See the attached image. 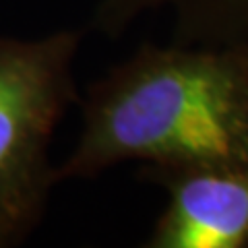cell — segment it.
Masks as SVG:
<instances>
[{
    "instance_id": "cell-1",
    "label": "cell",
    "mask_w": 248,
    "mask_h": 248,
    "mask_svg": "<svg viewBox=\"0 0 248 248\" xmlns=\"http://www.w3.org/2000/svg\"><path fill=\"white\" fill-rule=\"evenodd\" d=\"M128 161L248 164V46L143 44L93 81L56 180Z\"/></svg>"
},
{
    "instance_id": "cell-2",
    "label": "cell",
    "mask_w": 248,
    "mask_h": 248,
    "mask_svg": "<svg viewBox=\"0 0 248 248\" xmlns=\"http://www.w3.org/2000/svg\"><path fill=\"white\" fill-rule=\"evenodd\" d=\"M81 42V29L29 40L0 35V248L33 234L58 184L50 145L79 102L73 66Z\"/></svg>"
},
{
    "instance_id": "cell-3",
    "label": "cell",
    "mask_w": 248,
    "mask_h": 248,
    "mask_svg": "<svg viewBox=\"0 0 248 248\" xmlns=\"http://www.w3.org/2000/svg\"><path fill=\"white\" fill-rule=\"evenodd\" d=\"M166 192L145 248H248V164L143 166Z\"/></svg>"
},
{
    "instance_id": "cell-4",
    "label": "cell",
    "mask_w": 248,
    "mask_h": 248,
    "mask_svg": "<svg viewBox=\"0 0 248 248\" xmlns=\"http://www.w3.org/2000/svg\"><path fill=\"white\" fill-rule=\"evenodd\" d=\"M213 2H226V4H238V2H248V0H213Z\"/></svg>"
}]
</instances>
